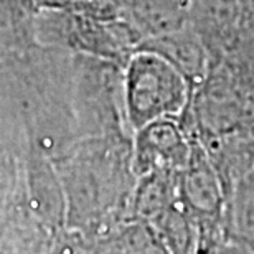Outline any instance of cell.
I'll return each instance as SVG.
<instances>
[{
	"label": "cell",
	"instance_id": "obj_1",
	"mask_svg": "<svg viewBox=\"0 0 254 254\" xmlns=\"http://www.w3.org/2000/svg\"><path fill=\"white\" fill-rule=\"evenodd\" d=\"M180 78L164 62L142 57L129 73V106L132 119L144 124L157 116L174 113L182 103Z\"/></svg>",
	"mask_w": 254,
	"mask_h": 254
},
{
	"label": "cell",
	"instance_id": "obj_2",
	"mask_svg": "<svg viewBox=\"0 0 254 254\" xmlns=\"http://www.w3.org/2000/svg\"><path fill=\"white\" fill-rule=\"evenodd\" d=\"M175 130L170 127H154L145 134L140 144V160L144 167H149L155 162L169 160L175 157L177 137Z\"/></svg>",
	"mask_w": 254,
	"mask_h": 254
},
{
	"label": "cell",
	"instance_id": "obj_3",
	"mask_svg": "<svg viewBox=\"0 0 254 254\" xmlns=\"http://www.w3.org/2000/svg\"><path fill=\"white\" fill-rule=\"evenodd\" d=\"M50 3H64V2H74V0H48Z\"/></svg>",
	"mask_w": 254,
	"mask_h": 254
}]
</instances>
